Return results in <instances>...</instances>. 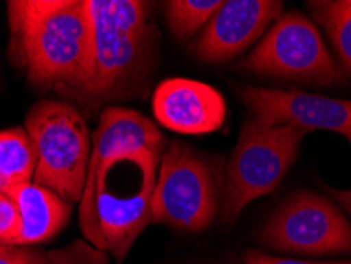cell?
Wrapping results in <instances>:
<instances>
[{
  "label": "cell",
  "mask_w": 351,
  "mask_h": 264,
  "mask_svg": "<svg viewBox=\"0 0 351 264\" xmlns=\"http://www.w3.org/2000/svg\"><path fill=\"white\" fill-rule=\"evenodd\" d=\"M10 59L37 87L80 92L94 70V25L87 0L8 2Z\"/></svg>",
  "instance_id": "cell-1"
},
{
  "label": "cell",
  "mask_w": 351,
  "mask_h": 264,
  "mask_svg": "<svg viewBox=\"0 0 351 264\" xmlns=\"http://www.w3.org/2000/svg\"><path fill=\"white\" fill-rule=\"evenodd\" d=\"M162 154L149 149L119 152L87 171L80 201L86 241L122 264L138 236L152 224V198Z\"/></svg>",
  "instance_id": "cell-2"
},
{
  "label": "cell",
  "mask_w": 351,
  "mask_h": 264,
  "mask_svg": "<svg viewBox=\"0 0 351 264\" xmlns=\"http://www.w3.org/2000/svg\"><path fill=\"white\" fill-rule=\"evenodd\" d=\"M37 155L34 182L70 204L80 203L89 171L92 136L81 112L69 103L40 100L25 117Z\"/></svg>",
  "instance_id": "cell-3"
},
{
  "label": "cell",
  "mask_w": 351,
  "mask_h": 264,
  "mask_svg": "<svg viewBox=\"0 0 351 264\" xmlns=\"http://www.w3.org/2000/svg\"><path fill=\"white\" fill-rule=\"evenodd\" d=\"M307 133L294 125H263L254 119L244 123L225 169V224H233L247 204L278 187Z\"/></svg>",
  "instance_id": "cell-4"
},
{
  "label": "cell",
  "mask_w": 351,
  "mask_h": 264,
  "mask_svg": "<svg viewBox=\"0 0 351 264\" xmlns=\"http://www.w3.org/2000/svg\"><path fill=\"white\" fill-rule=\"evenodd\" d=\"M220 178L209 160L174 141L160 158L152 198V224L203 231L219 209Z\"/></svg>",
  "instance_id": "cell-5"
},
{
  "label": "cell",
  "mask_w": 351,
  "mask_h": 264,
  "mask_svg": "<svg viewBox=\"0 0 351 264\" xmlns=\"http://www.w3.org/2000/svg\"><path fill=\"white\" fill-rule=\"evenodd\" d=\"M94 25V70L87 84L75 95L95 106L128 97L152 70L156 29L128 30L106 16L95 0H87Z\"/></svg>",
  "instance_id": "cell-6"
},
{
  "label": "cell",
  "mask_w": 351,
  "mask_h": 264,
  "mask_svg": "<svg viewBox=\"0 0 351 264\" xmlns=\"http://www.w3.org/2000/svg\"><path fill=\"white\" fill-rule=\"evenodd\" d=\"M241 67L258 75L318 86L347 82L318 29L296 12L278 18Z\"/></svg>",
  "instance_id": "cell-7"
},
{
  "label": "cell",
  "mask_w": 351,
  "mask_h": 264,
  "mask_svg": "<svg viewBox=\"0 0 351 264\" xmlns=\"http://www.w3.org/2000/svg\"><path fill=\"white\" fill-rule=\"evenodd\" d=\"M263 242L274 250L331 255L351 252V224L332 203L313 193L288 200L263 228Z\"/></svg>",
  "instance_id": "cell-8"
},
{
  "label": "cell",
  "mask_w": 351,
  "mask_h": 264,
  "mask_svg": "<svg viewBox=\"0 0 351 264\" xmlns=\"http://www.w3.org/2000/svg\"><path fill=\"white\" fill-rule=\"evenodd\" d=\"M237 95L254 121L263 125H294L306 132L351 134V100L252 86L239 87Z\"/></svg>",
  "instance_id": "cell-9"
},
{
  "label": "cell",
  "mask_w": 351,
  "mask_h": 264,
  "mask_svg": "<svg viewBox=\"0 0 351 264\" xmlns=\"http://www.w3.org/2000/svg\"><path fill=\"white\" fill-rule=\"evenodd\" d=\"M283 2L274 0H228L221 2L192 53L206 64H220L239 56L261 37L267 25L280 16Z\"/></svg>",
  "instance_id": "cell-10"
},
{
  "label": "cell",
  "mask_w": 351,
  "mask_h": 264,
  "mask_svg": "<svg viewBox=\"0 0 351 264\" xmlns=\"http://www.w3.org/2000/svg\"><path fill=\"white\" fill-rule=\"evenodd\" d=\"M152 111L160 125L182 134H208L225 123L226 101L210 84L169 77L157 86Z\"/></svg>",
  "instance_id": "cell-11"
},
{
  "label": "cell",
  "mask_w": 351,
  "mask_h": 264,
  "mask_svg": "<svg viewBox=\"0 0 351 264\" xmlns=\"http://www.w3.org/2000/svg\"><path fill=\"white\" fill-rule=\"evenodd\" d=\"M167 138L151 119L127 108L110 106L101 112L97 130L92 134L89 171L95 169L119 152L149 149L163 154Z\"/></svg>",
  "instance_id": "cell-12"
},
{
  "label": "cell",
  "mask_w": 351,
  "mask_h": 264,
  "mask_svg": "<svg viewBox=\"0 0 351 264\" xmlns=\"http://www.w3.org/2000/svg\"><path fill=\"white\" fill-rule=\"evenodd\" d=\"M2 193L14 201L19 212L21 228L12 245L32 247L53 239L69 224L71 204L56 191L35 182L7 189Z\"/></svg>",
  "instance_id": "cell-13"
},
{
  "label": "cell",
  "mask_w": 351,
  "mask_h": 264,
  "mask_svg": "<svg viewBox=\"0 0 351 264\" xmlns=\"http://www.w3.org/2000/svg\"><path fill=\"white\" fill-rule=\"evenodd\" d=\"M37 155L25 128L0 132V191L32 182Z\"/></svg>",
  "instance_id": "cell-14"
},
{
  "label": "cell",
  "mask_w": 351,
  "mask_h": 264,
  "mask_svg": "<svg viewBox=\"0 0 351 264\" xmlns=\"http://www.w3.org/2000/svg\"><path fill=\"white\" fill-rule=\"evenodd\" d=\"M315 18L331 38L343 70L351 76V0L312 2Z\"/></svg>",
  "instance_id": "cell-15"
},
{
  "label": "cell",
  "mask_w": 351,
  "mask_h": 264,
  "mask_svg": "<svg viewBox=\"0 0 351 264\" xmlns=\"http://www.w3.org/2000/svg\"><path fill=\"white\" fill-rule=\"evenodd\" d=\"M165 16L171 34L180 41L192 38L206 27L221 5L220 0H171L165 3Z\"/></svg>",
  "instance_id": "cell-16"
},
{
  "label": "cell",
  "mask_w": 351,
  "mask_h": 264,
  "mask_svg": "<svg viewBox=\"0 0 351 264\" xmlns=\"http://www.w3.org/2000/svg\"><path fill=\"white\" fill-rule=\"evenodd\" d=\"M43 264H108V256L89 242L76 241L64 248L45 253Z\"/></svg>",
  "instance_id": "cell-17"
},
{
  "label": "cell",
  "mask_w": 351,
  "mask_h": 264,
  "mask_svg": "<svg viewBox=\"0 0 351 264\" xmlns=\"http://www.w3.org/2000/svg\"><path fill=\"white\" fill-rule=\"evenodd\" d=\"M21 228L19 212L14 201L0 191V242H12L16 239Z\"/></svg>",
  "instance_id": "cell-18"
},
{
  "label": "cell",
  "mask_w": 351,
  "mask_h": 264,
  "mask_svg": "<svg viewBox=\"0 0 351 264\" xmlns=\"http://www.w3.org/2000/svg\"><path fill=\"white\" fill-rule=\"evenodd\" d=\"M43 260L45 253L40 248L0 242V264H43Z\"/></svg>",
  "instance_id": "cell-19"
},
{
  "label": "cell",
  "mask_w": 351,
  "mask_h": 264,
  "mask_svg": "<svg viewBox=\"0 0 351 264\" xmlns=\"http://www.w3.org/2000/svg\"><path fill=\"white\" fill-rule=\"evenodd\" d=\"M245 264H351V261H307L293 260V258H277L269 256L258 250H247L244 253Z\"/></svg>",
  "instance_id": "cell-20"
},
{
  "label": "cell",
  "mask_w": 351,
  "mask_h": 264,
  "mask_svg": "<svg viewBox=\"0 0 351 264\" xmlns=\"http://www.w3.org/2000/svg\"><path fill=\"white\" fill-rule=\"evenodd\" d=\"M348 138V141L351 143V134L350 136H347ZM329 191H331V193L335 196V200L339 201L340 204L343 206L345 209H347V212L348 214L351 215V189L350 190H332V189H329Z\"/></svg>",
  "instance_id": "cell-21"
}]
</instances>
